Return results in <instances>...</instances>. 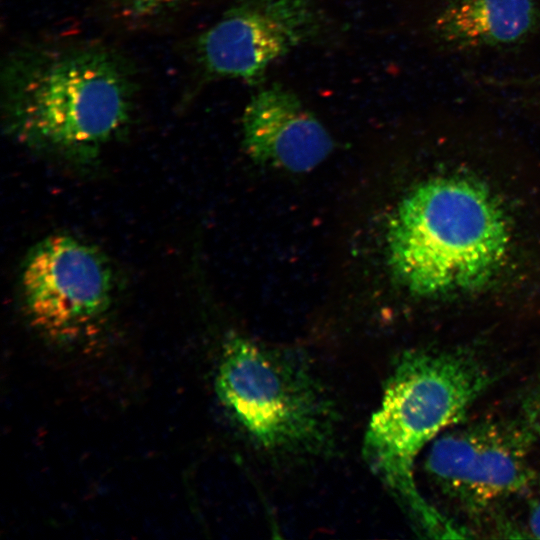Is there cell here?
<instances>
[{
    "instance_id": "obj_7",
    "label": "cell",
    "mask_w": 540,
    "mask_h": 540,
    "mask_svg": "<svg viewBox=\"0 0 540 540\" xmlns=\"http://www.w3.org/2000/svg\"><path fill=\"white\" fill-rule=\"evenodd\" d=\"M326 20L316 0H235L195 42L206 75L255 83L294 49L318 39Z\"/></svg>"
},
{
    "instance_id": "obj_1",
    "label": "cell",
    "mask_w": 540,
    "mask_h": 540,
    "mask_svg": "<svg viewBox=\"0 0 540 540\" xmlns=\"http://www.w3.org/2000/svg\"><path fill=\"white\" fill-rule=\"evenodd\" d=\"M5 132L25 148L89 164L130 128L138 99L132 63L98 41L24 44L3 61Z\"/></svg>"
},
{
    "instance_id": "obj_3",
    "label": "cell",
    "mask_w": 540,
    "mask_h": 540,
    "mask_svg": "<svg viewBox=\"0 0 540 540\" xmlns=\"http://www.w3.org/2000/svg\"><path fill=\"white\" fill-rule=\"evenodd\" d=\"M508 246L500 205L485 188L462 178H438L415 188L387 232L392 273L419 296L484 286L499 271Z\"/></svg>"
},
{
    "instance_id": "obj_9",
    "label": "cell",
    "mask_w": 540,
    "mask_h": 540,
    "mask_svg": "<svg viewBox=\"0 0 540 540\" xmlns=\"http://www.w3.org/2000/svg\"><path fill=\"white\" fill-rule=\"evenodd\" d=\"M539 27L538 0H447L430 33L442 49L476 52L520 44Z\"/></svg>"
},
{
    "instance_id": "obj_6",
    "label": "cell",
    "mask_w": 540,
    "mask_h": 540,
    "mask_svg": "<svg viewBox=\"0 0 540 540\" xmlns=\"http://www.w3.org/2000/svg\"><path fill=\"white\" fill-rule=\"evenodd\" d=\"M114 284L105 255L67 234L48 236L33 246L24 260L20 280L31 323L59 340L88 332L107 315Z\"/></svg>"
},
{
    "instance_id": "obj_4",
    "label": "cell",
    "mask_w": 540,
    "mask_h": 540,
    "mask_svg": "<svg viewBox=\"0 0 540 540\" xmlns=\"http://www.w3.org/2000/svg\"><path fill=\"white\" fill-rule=\"evenodd\" d=\"M215 389L249 438L266 451L317 455L332 445L334 403L293 351L232 335L222 350Z\"/></svg>"
},
{
    "instance_id": "obj_2",
    "label": "cell",
    "mask_w": 540,
    "mask_h": 540,
    "mask_svg": "<svg viewBox=\"0 0 540 540\" xmlns=\"http://www.w3.org/2000/svg\"><path fill=\"white\" fill-rule=\"evenodd\" d=\"M493 381L490 367L465 349H411L389 374L363 441V456L416 527L433 538L461 531L420 494L414 466L422 449L459 424Z\"/></svg>"
},
{
    "instance_id": "obj_12",
    "label": "cell",
    "mask_w": 540,
    "mask_h": 540,
    "mask_svg": "<svg viewBox=\"0 0 540 540\" xmlns=\"http://www.w3.org/2000/svg\"><path fill=\"white\" fill-rule=\"evenodd\" d=\"M527 526L532 537L540 538V490L529 504Z\"/></svg>"
},
{
    "instance_id": "obj_5",
    "label": "cell",
    "mask_w": 540,
    "mask_h": 540,
    "mask_svg": "<svg viewBox=\"0 0 540 540\" xmlns=\"http://www.w3.org/2000/svg\"><path fill=\"white\" fill-rule=\"evenodd\" d=\"M534 440L522 421L457 424L431 442L425 470L449 502L465 513L481 514L533 484Z\"/></svg>"
},
{
    "instance_id": "obj_8",
    "label": "cell",
    "mask_w": 540,
    "mask_h": 540,
    "mask_svg": "<svg viewBox=\"0 0 540 540\" xmlns=\"http://www.w3.org/2000/svg\"><path fill=\"white\" fill-rule=\"evenodd\" d=\"M243 145L257 163L306 172L326 159L332 138L298 95L282 84L254 94L242 117Z\"/></svg>"
},
{
    "instance_id": "obj_13",
    "label": "cell",
    "mask_w": 540,
    "mask_h": 540,
    "mask_svg": "<svg viewBox=\"0 0 540 540\" xmlns=\"http://www.w3.org/2000/svg\"><path fill=\"white\" fill-rule=\"evenodd\" d=\"M524 84L526 85H536L540 84V71L537 72L535 75L528 78L526 81H524Z\"/></svg>"
},
{
    "instance_id": "obj_11",
    "label": "cell",
    "mask_w": 540,
    "mask_h": 540,
    "mask_svg": "<svg viewBox=\"0 0 540 540\" xmlns=\"http://www.w3.org/2000/svg\"><path fill=\"white\" fill-rule=\"evenodd\" d=\"M522 422L535 438L540 437V383L524 401Z\"/></svg>"
},
{
    "instance_id": "obj_10",
    "label": "cell",
    "mask_w": 540,
    "mask_h": 540,
    "mask_svg": "<svg viewBox=\"0 0 540 540\" xmlns=\"http://www.w3.org/2000/svg\"><path fill=\"white\" fill-rule=\"evenodd\" d=\"M119 15L131 22H148L176 12L192 0H112Z\"/></svg>"
}]
</instances>
